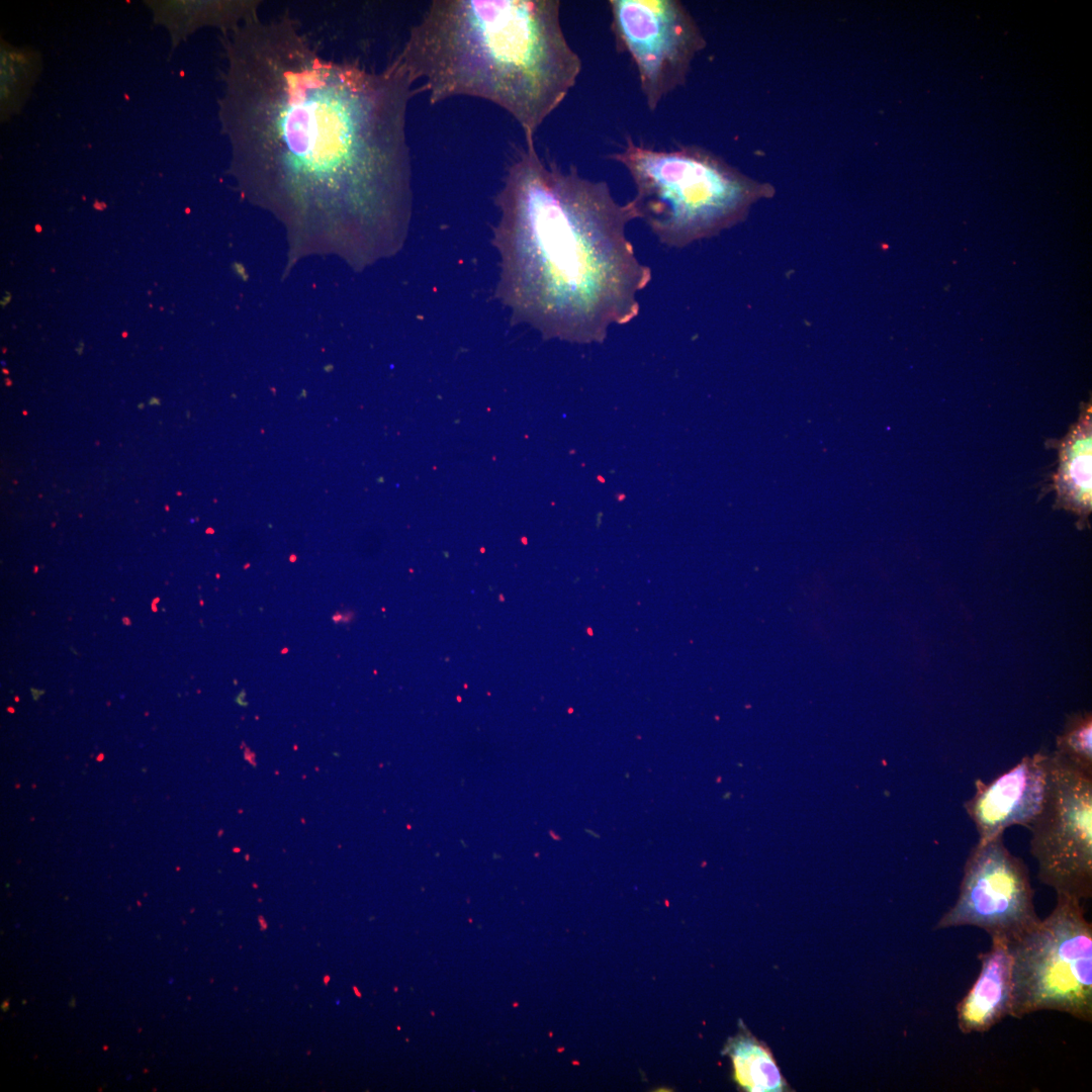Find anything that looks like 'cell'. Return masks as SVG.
Instances as JSON below:
<instances>
[{"label":"cell","instance_id":"1","mask_svg":"<svg viewBox=\"0 0 1092 1092\" xmlns=\"http://www.w3.org/2000/svg\"><path fill=\"white\" fill-rule=\"evenodd\" d=\"M228 44L222 111L247 194L359 259L400 247L413 201L406 111L420 92L400 62L373 72L327 59L295 20L257 12Z\"/></svg>","mask_w":1092,"mask_h":1092},{"label":"cell","instance_id":"2","mask_svg":"<svg viewBox=\"0 0 1092 1092\" xmlns=\"http://www.w3.org/2000/svg\"><path fill=\"white\" fill-rule=\"evenodd\" d=\"M493 245L500 256L497 295L516 323L546 339L603 343L613 326L640 312L652 279L627 236L631 200L609 184L546 163L535 145L518 151L495 196Z\"/></svg>","mask_w":1092,"mask_h":1092},{"label":"cell","instance_id":"3","mask_svg":"<svg viewBox=\"0 0 1092 1092\" xmlns=\"http://www.w3.org/2000/svg\"><path fill=\"white\" fill-rule=\"evenodd\" d=\"M558 0H434L395 57L436 104L490 101L522 127L527 146L582 70Z\"/></svg>","mask_w":1092,"mask_h":1092},{"label":"cell","instance_id":"4","mask_svg":"<svg viewBox=\"0 0 1092 1092\" xmlns=\"http://www.w3.org/2000/svg\"><path fill=\"white\" fill-rule=\"evenodd\" d=\"M608 159L622 165L633 181L630 200L637 219L669 249H684L738 224L755 202L776 191L697 145L657 149L627 136Z\"/></svg>","mask_w":1092,"mask_h":1092},{"label":"cell","instance_id":"5","mask_svg":"<svg viewBox=\"0 0 1092 1092\" xmlns=\"http://www.w3.org/2000/svg\"><path fill=\"white\" fill-rule=\"evenodd\" d=\"M1010 1016L1053 1010L1092 1022V924L1082 901L1057 895L1052 912L1009 940Z\"/></svg>","mask_w":1092,"mask_h":1092},{"label":"cell","instance_id":"6","mask_svg":"<svg viewBox=\"0 0 1092 1092\" xmlns=\"http://www.w3.org/2000/svg\"><path fill=\"white\" fill-rule=\"evenodd\" d=\"M610 28L617 52L635 68L650 111L686 84L691 65L707 46L689 9L678 0H610Z\"/></svg>","mask_w":1092,"mask_h":1092},{"label":"cell","instance_id":"7","mask_svg":"<svg viewBox=\"0 0 1092 1092\" xmlns=\"http://www.w3.org/2000/svg\"><path fill=\"white\" fill-rule=\"evenodd\" d=\"M1037 878L1057 895L1092 896V776L1050 752L1043 807L1028 827Z\"/></svg>","mask_w":1092,"mask_h":1092},{"label":"cell","instance_id":"8","mask_svg":"<svg viewBox=\"0 0 1092 1092\" xmlns=\"http://www.w3.org/2000/svg\"><path fill=\"white\" fill-rule=\"evenodd\" d=\"M1033 896L1027 866L1005 846L1003 834L978 840L966 859L958 898L933 929L975 926L1012 940L1040 920Z\"/></svg>","mask_w":1092,"mask_h":1092},{"label":"cell","instance_id":"9","mask_svg":"<svg viewBox=\"0 0 1092 1092\" xmlns=\"http://www.w3.org/2000/svg\"><path fill=\"white\" fill-rule=\"evenodd\" d=\"M1050 753L1039 750L986 783L975 781L974 795L964 803L979 840L1014 825L1028 829L1040 813L1049 787Z\"/></svg>","mask_w":1092,"mask_h":1092},{"label":"cell","instance_id":"10","mask_svg":"<svg viewBox=\"0 0 1092 1092\" xmlns=\"http://www.w3.org/2000/svg\"><path fill=\"white\" fill-rule=\"evenodd\" d=\"M979 975L957 1005V1022L964 1034L986 1032L1010 1016L1012 957L1009 940L992 936L991 946L978 956Z\"/></svg>","mask_w":1092,"mask_h":1092},{"label":"cell","instance_id":"11","mask_svg":"<svg viewBox=\"0 0 1092 1092\" xmlns=\"http://www.w3.org/2000/svg\"><path fill=\"white\" fill-rule=\"evenodd\" d=\"M1091 404H1083L1078 420L1061 440L1050 443L1058 450L1059 463L1052 476L1056 509L1074 513L1078 528L1088 522L1092 508L1091 493Z\"/></svg>","mask_w":1092,"mask_h":1092},{"label":"cell","instance_id":"12","mask_svg":"<svg viewBox=\"0 0 1092 1092\" xmlns=\"http://www.w3.org/2000/svg\"><path fill=\"white\" fill-rule=\"evenodd\" d=\"M728 1054L737 1084L750 1092H782L788 1084L771 1052L748 1031L729 1041Z\"/></svg>","mask_w":1092,"mask_h":1092},{"label":"cell","instance_id":"13","mask_svg":"<svg viewBox=\"0 0 1092 1092\" xmlns=\"http://www.w3.org/2000/svg\"><path fill=\"white\" fill-rule=\"evenodd\" d=\"M1092 719L1091 713L1072 715L1056 738V750L1060 756L1079 770L1092 776Z\"/></svg>","mask_w":1092,"mask_h":1092}]
</instances>
